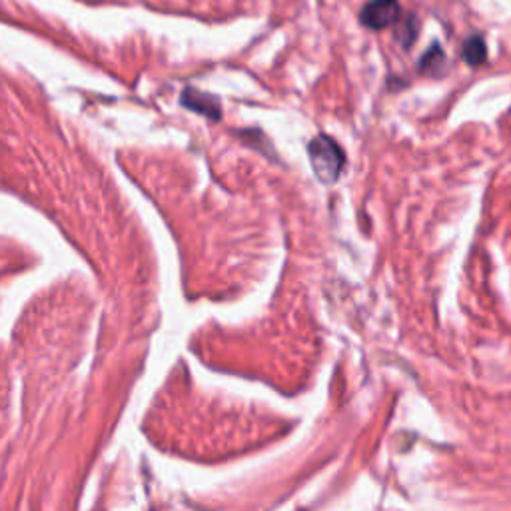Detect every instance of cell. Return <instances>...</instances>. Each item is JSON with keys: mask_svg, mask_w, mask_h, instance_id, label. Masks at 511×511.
Wrapping results in <instances>:
<instances>
[{"mask_svg": "<svg viewBox=\"0 0 511 511\" xmlns=\"http://www.w3.org/2000/svg\"><path fill=\"white\" fill-rule=\"evenodd\" d=\"M308 158L315 178H318L322 184L330 186L338 182L343 162H346V156H343L342 148L336 141H332V138L326 134L315 136L308 144Z\"/></svg>", "mask_w": 511, "mask_h": 511, "instance_id": "1", "label": "cell"}, {"mask_svg": "<svg viewBox=\"0 0 511 511\" xmlns=\"http://www.w3.org/2000/svg\"><path fill=\"white\" fill-rule=\"evenodd\" d=\"M402 8H399L397 0H370V3L361 8L360 21L371 31H382L386 26H392L399 21Z\"/></svg>", "mask_w": 511, "mask_h": 511, "instance_id": "2", "label": "cell"}, {"mask_svg": "<svg viewBox=\"0 0 511 511\" xmlns=\"http://www.w3.org/2000/svg\"><path fill=\"white\" fill-rule=\"evenodd\" d=\"M180 105L184 108L192 110V113L202 114L212 120H220L222 118V108H220V100L216 96L208 95V92H200L198 88H184L180 95Z\"/></svg>", "mask_w": 511, "mask_h": 511, "instance_id": "3", "label": "cell"}, {"mask_svg": "<svg viewBox=\"0 0 511 511\" xmlns=\"http://www.w3.org/2000/svg\"><path fill=\"white\" fill-rule=\"evenodd\" d=\"M461 54H463V60L471 64V67H479V64H483L488 59L486 42H483L481 36H470V39L461 46Z\"/></svg>", "mask_w": 511, "mask_h": 511, "instance_id": "4", "label": "cell"}, {"mask_svg": "<svg viewBox=\"0 0 511 511\" xmlns=\"http://www.w3.org/2000/svg\"><path fill=\"white\" fill-rule=\"evenodd\" d=\"M443 62H445V54L442 50V46L433 44L432 49L424 54L417 67H420V70L425 74H438L443 68Z\"/></svg>", "mask_w": 511, "mask_h": 511, "instance_id": "5", "label": "cell"}, {"mask_svg": "<svg viewBox=\"0 0 511 511\" xmlns=\"http://www.w3.org/2000/svg\"><path fill=\"white\" fill-rule=\"evenodd\" d=\"M396 36H397V41L402 42L404 49H410L412 42L415 41V36H417V21L412 14H407L402 23L397 21Z\"/></svg>", "mask_w": 511, "mask_h": 511, "instance_id": "6", "label": "cell"}]
</instances>
